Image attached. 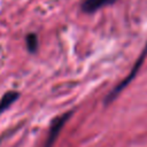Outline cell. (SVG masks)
I'll use <instances>...</instances> for the list:
<instances>
[{"mask_svg": "<svg viewBox=\"0 0 147 147\" xmlns=\"http://www.w3.org/2000/svg\"><path fill=\"white\" fill-rule=\"evenodd\" d=\"M116 0H84L82 3V9L85 13H93L107 5L114 3Z\"/></svg>", "mask_w": 147, "mask_h": 147, "instance_id": "3957f363", "label": "cell"}, {"mask_svg": "<svg viewBox=\"0 0 147 147\" xmlns=\"http://www.w3.org/2000/svg\"><path fill=\"white\" fill-rule=\"evenodd\" d=\"M20 96V93L16 91H9L7 92L1 99H0V114L5 111L7 108H9Z\"/></svg>", "mask_w": 147, "mask_h": 147, "instance_id": "277c9868", "label": "cell"}, {"mask_svg": "<svg viewBox=\"0 0 147 147\" xmlns=\"http://www.w3.org/2000/svg\"><path fill=\"white\" fill-rule=\"evenodd\" d=\"M146 56H147V44H146V46H145V48L142 49V52H141V54L139 55V57L137 59V61L134 62V64H133V67H132V69L130 70V72L127 74V76L118 84V85H116L114 88H113V91L111 92H109V94L106 96V99H105V103L106 105H108V103H110V102H113L118 95H119V93L134 79V77L137 76V74L139 72V70H140V68H141V65H142V63H144V61H145V59H146Z\"/></svg>", "mask_w": 147, "mask_h": 147, "instance_id": "6da1fadb", "label": "cell"}, {"mask_svg": "<svg viewBox=\"0 0 147 147\" xmlns=\"http://www.w3.org/2000/svg\"><path fill=\"white\" fill-rule=\"evenodd\" d=\"M70 115H71V113L69 111V113H65L64 115H62V116H60V117H57V118H55L53 121L44 147H52L54 145V142H55V140H56V138H57V136H59L62 126L65 124V122L68 121V118H69Z\"/></svg>", "mask_w": 147, "mask_h": 147, "instance_id": "7a4b0ae2", "label": "cell"}, {"mask_svg": "<svg viewBox=\"0 0 147 147\" xmlns=\"http://www.w3.org/2000/svg\"><path fill=\"white\" fill-rule=\"evenodd\" d=\"M26 46H28V49L31 52V53H34L38 48V38L34 33H29L26 36Z\"/></svg>", "mask_w": 147, "mask_h": 147, "instance_id": "5b68a950", "label": "cell"}]
</instances>
